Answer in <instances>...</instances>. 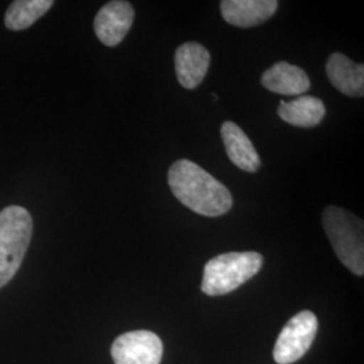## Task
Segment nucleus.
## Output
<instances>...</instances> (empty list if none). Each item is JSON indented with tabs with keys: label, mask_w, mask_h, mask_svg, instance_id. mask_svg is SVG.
<instances>
[{
	"label": "nucleus",
	"mask_w": 364,
	"mask_h": 364,
	"mask_svg": "<svg viewBox=\"0 0 364 364\" xmlns=\"http://www.w3.org/2000/svg\"><path fill=\"white\" fill-rule=\"evenodd\" d=\"M168 182L176 198L198 215L218 218L232 208L227 186L189 159H180L170 166Z\"/></svg>",
	"instance_id": "1"
},
{
	"label": "nucleus",
	"mask_w": 364,
	"mask_h": 364,
	"mask_svg": "<svg viewBox=\"0 0 364 364\" xmlns=\"http://www.w3.org/2000/svg\"><path fill=\"white\" fill-rule=\"evenodd\" d=\"M323 225L340 262L352 273L364 274L363 221L351 212L328 207L323 212Z\"/></svg>",
	"instance_id": "2"
},
{
	"label": "nucleus",
	"mask_w": 364,
	"mask_h": 364,
	"mask_svg": "<svg viewBox=\"0 0 364 364\" xmlns=\"http://www.w3.org/2000/svg\"><path fill=\"white\" fill-rule=\"evenodd\" d=\"M262 264L263 257L254 251L218 255L205 264L201 290L210 297L228 294L258 274Z\"/></svg>",
	"instance_id": "3"
},
{
	"label": "nucleus",
	"mask_w": 364,
	"mask_h": 364,
	"mask_svg": "<svg viewBox=\"0 0 364 364\" xmlns=\"http://www.w3.org/2000/svg\"><path fill=\"white\" fill-rule=\"evenodd\" d=\"M33 235V219L22 207L0 212V287L7 285L19 270Z\"/></svg>",
	"instance_id": "4"
},
{
	"label": "nucleus",
	"mask_w": 364,
	"mask_h": 364,
	"mask_svg": "<svg viewBox=\"0 0 364 364\" xmlns=\"http://www.w3.org/2000/svg\"><path fill=\"white\" fill-rule=\"evenodd\" d=\"M317 328V317L311 311H302L291 317L277 338L274 347L275 362L291 364L299 360L311 348Z\"/></svg>",
	"instance_id": "5"
},
{
	"label": "nucleus",
	"mask_w": 364,
	"mask_h": 364,
	"mask_svg": "<svg viewBox=\"0 0 364 364\" xmlns=\"http://www.w3.org/2000/svg\"><path fill=\"white\" fill-rule=\"evenodd\" d=\"M164 346L150 331L127 332L114 341L111 353L115 364H159Z\"/></svg>",
	"instance_id": "6"
},
{
	"label": "nucleus",
	"mask_w": 364,
	"mask_h": 364,
	"mask_svg": "<svg viewBox=\"0 0 364 364\" xmlns=\"http://www.w3.org/2000/svg\"><path fill=\"white\" fill-rule=\"evenodd\" d=\"M135 11L129 1L114 0L100 9L95 18V33L105 46H117L127 33L134 22Z\"/></svg>",
	"instance_id": "7"
},
{
	"label": "nucleus",
	"mask_w": 364,
	"mask_h": 364,
	"mask_svg": "<svg viewBox=\"0 0 364 364\" xmlns=\"http://www.w3.org/2000/svg\"><path fill=\"white\" fill-rule=\"evenodd\" d=\"M210 64L208 49L197 42L181 45L174 55L176 75L185 90H195L205 77Z\"/></svg>",
	"instance_id": "8"
},
{
	"label": "nucleus",
	"mask_w": 364,
	"mask_h": 364,
	"mask_svg": "<svg viewBox=\"0 0 364 364\" xmlns=\"http://www.w3.org/2000/svg\"><path fill=\"white\" fill-rule=\"evenodd\" d=\"M278 9L277 0H223L224 21L236 27L258 26L273 16Z\"/></svg>",
	"instance_id": "9"
},
{
	"label": "nucleus",
	"mask_w": 364,
	"mask_h": 364,
	"mask_svg": "<svg viewBox=\"0 0 364 364\" xmlns=\"http://www.w3.org/2000/svg\"><path fill=\"white\" fill-rule=\"evenodd\" d=\"M260 81L266 90L287 96H301L311 88V80L305 70L287 61H279L269 68Z\"/></svg>",
	"instance_id": "10"
},
{
	"label": "nucleus",
	"mask_w": 364,
	"mask_h": 364,
	"mask_svg": "<svg viewBox=\"0 0 364 364\" xmlns=\"http://www.w3.org/2000/svg\"><path fill=\"white\" fill-rule=\"evenodd\" d=\"M326 76L338 91L351 96L364 95V65L355 64L343 53H333L326 63Z\"/></svg>",
	"instance_id": "11"
},
{
	"label": "nucleus",
	"mask_w": 364,
	"mask_h": 364,
	"mask_svg": "<svg viewBox=\"0 0 364 364\" xmlns=\"http://www.w3.org/2000/svg\"><path fill=\"white\" fill-rule=\"evenodd\" d=\"M220 132L227 156L235 166L248 173L259 169V154L245 131L232 122H224Z\"/></svg>",
	"instance_id": "12"
},
{
	"label": "nucleus",
	"mask_w": 364,
	"mask_h": 364,
	"mask_svg": "<svg viewBox=\"0 0 364 364\" xmlns=\"http://www.w3.org/2000/svg\"><path fill=\"white\" fill-rule=\"evenodd\" d=\"M278 115L291 126L312 129L326 117V105L316 96L301 95L291 102H281Z\"/></svg>",
	"instance_id": "13"
},
{
	"label": "nucleus",
	"mask_w": 364,
	"mask_h": 364,
	"mask_svg": "<svg viewBox=\"0 0 364 364\" xmlns=\"http://www.w3.org/2000/svg\"><path fill=\"white\" fill-rule=\"evenodd\" d=\"M53 6L52 0H16L9 7L4 23L6 27L19 31L31 26Z\"/></svg>",
	"instance_id": "14"
}]
</instances>
